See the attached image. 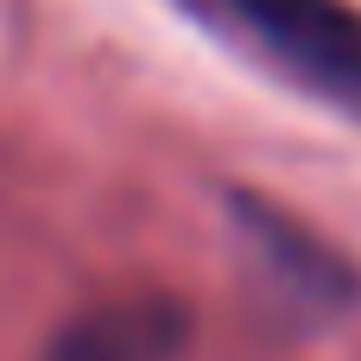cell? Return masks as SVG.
Here are the masks:
<instances>
[{
	"mask_svg": "<svg viewBox=\"0 0 361 361\" xmlns=\"http://www.w3.org/2000/svg\"><path fill=\"white\" fill-rule=\"evenodd\" d=\"M228 6L305 82L361 102V13H349L343 0H228Z\"/></svg>",
	"mask_w": 361,
	"mask_h": 361,
	"instance_id": "6da1fadb",
	"label": "cell"
},
{
	"mask_svg": "<svg viewBox=\"0 0 361 361\" xmlns=\"http://www.w3.org/2000/svg\"><path fill=\"white\" fill-rule=\"evenodd\" d=\"M178 349V311L171 305H114L63 330L51 361H165Z\"/></svg>",
	"mask_w": 361,
	"mask_h": 361,
	"instance_id": "7a4b0ae2",
	"label": "cell"
}]
</instances>
